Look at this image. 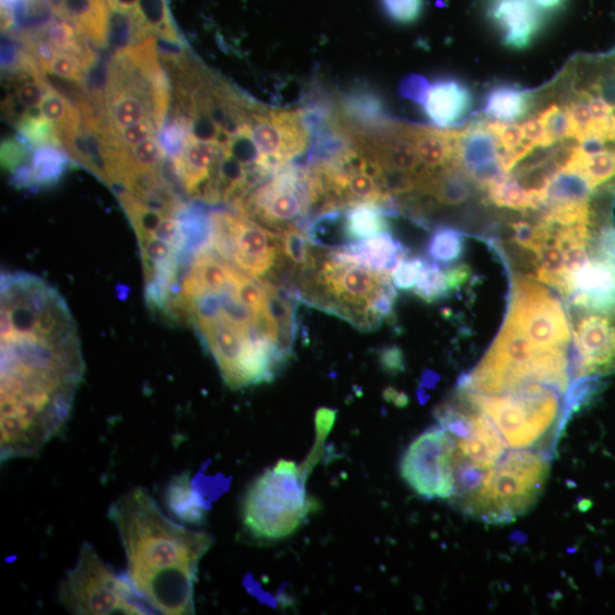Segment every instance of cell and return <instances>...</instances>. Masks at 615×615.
<instances>
[{
	"mask_svg": "<svg viewBox=\"0 0 615 615\" xmlns=\"http://www.w3.org/2000/svg\"><path fill=\"white\" fill-rule=\"evenodd\" d=\"M2 462L35 458L68 423L85 363L75 321L51 285L2 275Z\"/></svg>",
	"mask_w": 615,
	"mask_h": 615,
	"instance_id": "cell-1",
	"label": "cell"
},
{
	"mask_svg": "<svg viewBox=\"0 0 615 615\" xmlns=\"http://www.w3.org/2000/svg\"><path fill=\"white\" fill-rule=\"evenodd\" d=\"M127 559V577L152 611L195 613L199 565L213 545L204 531L168 518L144 488L120 496L109 508Z\"/></svg>",
	"mask_w": 615,
	"mask_h": 615,
	"instance_id": "cell-2",
	"label": "cell"
},
{
	"mask_svg": "<svg viewBox=\"0 0 615 615\" xmlns=\"http://www.w3.org/2000/svg\"><path fill=\"white\" fill-rule=\"evenodd\" d=\"M336 410L319 408L316 413V441L300 464L281 459L267 469L246 491L242 505L243 527L252 538L278 540L289 537L314 513L317 502L308 495L307 481L321 461Z\"/></svg>",
	"mask_w": 615,
	"mask_h": 615,
	"instance_id": "cell-3",
	"label": "cell"
},
{
	"mask_svg": "<svg viewBox=\"0 0 615 615\" xmlns=\"http://www.w3.org/2000/svg\"><path fill=\"white\" fill-rule=\"evenodd\" d=\"M549 470L551 463L545 453L527 449L512 451L455 504L475 520L510 523L536 505L546 487Z\"/></svg>",
	"mask_w": 615,
	"mask_h": 615,
	"instance_id": "cell-4",
	"label": "cell"
},
{
	"mask_svg": "<svg viewBox=\"0 0 615 615\" xmlns=\"http://www.w3.org/2000/svg\"><path fill=\"white\" fill-rule=\"evenodd\" d=\"M560 390L551 385L532 382L503 395H481L459 391L461 396L486 413L502 434L507 446L514 449H537L564 428Z\"/></svg>",
	"mask_w": 615,
	"mask_h": 615,
	"instance_id": "cell-5",
	"label": "cell"
},
{
	"mask_svg": "<svg viewBox=\"0 0 615 615\" xmlns=\"http://www.w3.org/2000/svg\"><path fill=\"white\" fill-rule=\"evenodd\" d=\"M59 601L65 610L78 615L154 613L128 577L114 573L88 543L82 544L75 567L65 574Z\"/></svg>",
	"mask_w": 615,
	"mask_h": 615,
	"instance_id": "cell-6",
	"label": "cell"
},
{
	"mask_svg": "<svg viewBox=\"0 0 615 615\" xmlns=\"http://www.w3.org/2000/svg\"><path fill=\"white\" fill-rule=\"evenodd\" d=\"M208 248L258 281L284 266L280 237L257 221L231 212H211Z\"/></svg>",
	"mask_w": 615,
	"mask_h": 615,
	"instance_id": "cell-7",
	"label": "cell"
},
{
	"mask_svg": "<svg viewBox=\"0 0 615 615\" xmlns=\"http://www.w3.org/2000/svg\"><path fill=\"white\" fill-rule=\"evenodd\" d=\"M456 441L442 426L426 430L406 450L401 478L425 499H450L455 494Z\"/></svg>",
	"mask_w": 615,
	"mask_h": 615,
	"instance_id": "cell-8",
	"label": "cell"
},
{
	"mask_svg": "<svg viewBox=\"0 0 615 615\" xmlns=\"http://www.w3.org/2000/svg\"><path fill=\"white\" fill-rule=\"evenodd\" d=\"M246 126L259 154V166L272 174L310 150L311 134L302 109L252 105Z\"/></svg>",
	"mask_w": 615,
	"mask_h": 615,
	"instance_id": "cell-9",
	"label": "cell"
},
{
	"mask_svg": "<svg viewBox=\"0 0 615 615\" xmlns=\"http://www.w3.org/2000/svg\"><path fill=\"white\" fill-rule=\"evenodd\" d=\"M507 318L539 347L567 348L571 340L570 323L562 302L530 278H516Z\"/></svg>",
	"mask_w": 615,
	"mask_h": 615,
	"instance_id": "cell-10",
	"label": "cell"
},
{
	"mask_svg": "<svg viewBox=\"0 0 615 615\" xmlns=\"http://www.w3.org/2000/svg\"><path fill=\"white\" fill-rule=\"evenodd\" d=\"M574 348L570 373L579 377L615 374V310H570Z\"/></svg>",
	"mask_w": 615,
	"mask_h": 615,
	"instance_id": "cell-11",
	"label": "cell"
},
{
	"mask_svg": "<svg viewBox=\"0 0 615 615\" xmlns=\"http://www.w3.org/2000/svg\"><path fill=\"white\" fill-rule=\"evenodd\" d=\"M499 147L487 122L474 123L462 130L453 166L461 169L480 190L487 191L508 175L500 166Z\"/></svg>",
	"mask_w": 615,
	"mask_h": 615,
	"instance_id": "cell-12",
	"label": "cell"
},
{
	"mask_svg": "<svg viewBox=\"0 0 615 615\" xmlns=\"http://www.w3.org/2000/svg\"><path fill=\"white\" fill-rule=\"evenodd\" d=\"M488 15L503 44L515 51L528 48L544 24L531 0H489Z\"/></svg>",
	"mask_w": 615,
	"mask_h": 615,
	"instance_id": "cell-13",
	"label": "cell"
},
{
	"mask_svg": "<svg viewBox=\"0 0 615 615\" xmlns=\"http://www.w3.org/2000/svg\"><path fill=\"white\" fill-rule=\"evenodd\" d=\"M223 144L218 141H203L190 136L177 161L180 180L187 194L203 198L205 191L217 175Z\"/></svg>",
	"mask_w": 615,
	"mask_h": 615,
	"instance_id": "cell-14",
	"label": "cell"
},
{
	"mask_svg": "<svg viewBox=\"0 0 615 615\" xmlns=\"http://www.w3.org/2000/svg\"><path fill=\"white\" fill-rule=\"evenodd\" d=\"M471 89L455 78H442L430 84L421 103L428 119L442 128L463 120L472 109Z\"/></svg>",
	"mask_w": 615,
	"mask_h": 615,
	"instance_id": "cell-15",
	"label": "cell"
},
{
	"mask_svg": "<svg viewBox=\"0 0 615 615\" xmlns=\"http://www.w3.org/2000/svg\"><path fill=\"white\" fill-rule=\"evenodd\" d=\"M342 249L357 264L388 278H391L393 270L396 269L399 262L408 256L406 246L393 239L389 232L369 237L366 240L352 242L342 246Z\"/></svg>",
	"mask_w": 615,
	"mask_h": 615,
	"instance_id": "cell-16",
	"label": "cell"
},
{
	"mask_svg": "<svg viewBox=\"0 0 615 615\" xmlns=\"http://www.w3.org/2000/svg\"><path fill=\"white\" fill-rule=\"evenodd\" d=\"M422 167L437 171L453 166L462 130H440L409 126Z\"/></svg>",
	"mask_w": 615,
	"mask_h": 615,
	"instance_id": "cell-17",
	"label": "cell"
},
{
	"mask_svg": "<svg viewBox=\"0 0 615 615\" xmlns=\"http://www.w3.org/2000/svg\"><path fill=\"white\" fill-rule=\"evenodd\" d=\"M166 505L177 520L195 527L203 526L210 510L209 502L187 472L176 475L169 482Z\"/></svg>",
	"mask_w": 615,
	"mask_h": 615,
	"instance_id": "cell-18",
	"label": "cell"
},
{
	"mask_svg": "<svg viewBox=\"0 0 615 615\" xmlns=\"http://www.w3.org/2000/svg\"><path fill=\"white\" fill-rule=\"evenodd\" d=\"M109 18L105 0H65L63 20L98 48L108 44Z\"/></svg>",
	"mask_w": 615,
	"mask_h": 615,
	"instance_id": "cell-19",
	"label": "cell"
},
{
	"mask_svg": "<svg viewBox=\"0 0 615 615\" xmlns=\"http://www.w3.org/2000/svg\"><path fill=\"white\" fill-rule=\"evenodd\" d=\"M284 266L291 276H305L317 266L319 254L302 228L291 225L278 231Z\"/></svg>",
	"mask_w": 615,
	"mask_h": 615,
	"instance_id": "cell-20",
	"label": "cell"
},
{
	"mask_svg": "<svg viewBox=\"0 0 615 615\" xmlns=\"http://www.w3.org/2000/svg\"><path fill=\"white\" fill-rule=\"evenodd\" d=\"M532 105L527 90L511 85L492 87L486 95L485 112L491 120L512 123L526 116Z\"/></svg>",
	"mask_w": 615,
	"mask_h": 615,
	"instance_id": "cell-21",
	"label": "cell"
},
{
	"mask_svg": "<svg viewBox=\"0 0 615 615\" xmlns=\"http://www.w3.org/2000/svg\"><path fill=\"white\" fill-rule=\"evenodd\" d=\"M594 188L582 172L563 168L552 180L546 192L543 208L563 207V205L589 202Z\"/></svg>",
	"mask_w": 615,
	"mask_h": 615,
	"instance_id": "cell-22",
	"label": "cell"
},
{
	"mask_svg": "<svg viewBox=\"0 0 615 615\" xmlns=\"http://www.w3.org/2000/svg\"><path fill=\"white\" fill-rule=\"evenodd\" d=\"M392 216L388 210L375 204H360L344 212L346 231L350 242H358L388 233Z\"/></svg>",
	"mask_w": 615,
	"mask_h": 615,
	"instance_id": "cell-23",
	"label": "cell"
},
{
	"mask_svg": "<svg viewBox=\"0 0 615 615\" xmlns=\"http://www.w3.org/2000/svg\"><path fill=\"white\" fill-rule=\"evenodd\" d=\"M69 154L63 147L45 145L32 150L30 168L34 190L55 185L69 168Z\"/></svg>",
	"mask_w": 615,
	"mask_h": 615,
	"instance_id": "cell-24",
	"label": "cell"
},
{
	"mask_svg": "<svg viewBox=\"0 0 615 615\" xmlns=\"http://www.w3.org/2000/svg\"><path fill=\"white\" fill-rule=\"evenodd\" d=\"M40 32L59 51L80 57L88 71L96 64L95 52L90 48L87 39L71 23L53 20Z\"/></svg>",
	"mask_w": 615,
	"mask_h": 615,
	"instance_id": "cell-25",
	"label": "cell"
},
{
	"mask_svg": "<svg viewBox=\"0 0 615 615\" xmlns=\"http://www.w3.org/2000/svg\"><path fill=\"white\" fill-rule=\"evenodd\" d=\"M305 232L313 245L324 248L338 249L351 243L342 210L328 211L314 217L307 224Z\"/></svg>",
	"mask_w": 615,
	"mask_h": 615,
	"instance_id": "cell-26",
	"label": "cell"
},
{
	"mask_svg": "<svg viewBox=\"0 0 615 615\" xmlns=\"http://www.w3.org/2000/svg\"><path fill=\"white\" fill-rule=\"evenodd\" d=\"M41 116L59 130L60 137L79 129L82 117L76 105L53 86L49 87L43 102L39 106Z\"/></svg>",
	"mask_w": 615,
	"mask_h": 615,
	"instance_id": "cell-27",
	"label": "cell"
},
{
	"mask_svg": "<svg viewBox=\"0 0 615 615\" xmlns=\"http://www.w3.org/2000/svg\"><path fill=\"white\" fill-rule=\"evenodd\" d=\"M488 199L500 208L518 211L538 210L540 202L526 190L511 174L492 184L488 190Z\"/></svg>",
	"mask_w": 615,
	"mask_h": 615,
	"instance_id": "cell-28",
	"label": "cell"
},
{
	"mask_svg": "<svg viewBox=\"0 0 615 615\" xmlns=\"http://www.w3.org/2000/svg\"><path fill=\"white\" fill-rule=\"evenodd\" d=\"M134 13L151 36L179 43L167 0H138Z\"/></svg>",
	"mask_w": 615,
	"mask_h": 615,
	"instance_id": "cell-29",
	"label": "cell"
},
{
	"mask_svg": "<svg viewBox=\"0 0 615 615\" xmlns=\"http://www.w3.org/2000/svg\"><path fill=\"white\" fill-rule=\"evenodd\" d=\"M465 248L464 234L451 227H439L434 231L426 254L439 265H450L462 258Z\"/></svg>",
	"mask_w": 615,
	"mask_h": 615,
	"instance_id": "cell-30",
	"label": "cell"
},
{
	"mask_svg": "<svg viewBox=\"0 0 615 615\" xmlns=\"http://www.w3.org/2000/svg\"><path fill=\"white\" fill-rule=\"evenodd\" d=\"M191 129L192 119L177 108L171 118L164 121L158 138L169 159L177 162L182 157L191 136Z\"/></svg>",
	"mask_w": 615,
	"mask_h": 615,
	"instance_id": "cell-31",
	"label": "cell"
},
{
	"mask_svg": "<svg viewBox=\"0 0 615 615\" xmlns=\"http://www.w3.org/2000/svg\"><path fill=\"white\" fill-rule=\"evenodd\" d=\"M16 129L32 150L45 145L63 147L59 130L51 121L41 116L39 108L30 109Z\"/></svg>",
	"mask_w": 615,
	"mask_h": 615,
	"instance_id": "cell-32",
	"label": "cell"
},
{
	"mask_svg": "<svg viewBox=\"0 0 615 615\" xmlns=\"http://www.w3.org/2000/svg\"><path fill=\"white\" fill-rule=\"evenodd\" d=\"M577 149L574 150L570 162L564 168L582 172L594 190L615 177V153L605 151L592 155V157H582Z\"/></svg>",
	"mask_w": 615,
	"mask_h": 615,
	"instance_id": "cell-33",
	"label": "cell"
},
{
	"mask_svg": "<svg viewBox=\"0 0 615 615\" xmlns=\"http://www.w3.org/2000/svg\"><path fill=\"white\" fill-rule=\"evenodd\" d=\"M413 292L416 297L426 303L445 299L450 292L446 270L442 269L437 262L425 260V265Z\"/></svg>",
	"mask_w": 615,
	"mask_h": 615,
	"instance_id": "cell-34",
	"label": "cell"
},
{
	"mask_svg": "<svg viewBox=\"0 0 615 615\" xmlns=\"http://www.w3.org/2000/svg\"><path fill=\"white\" fill-rule=\"evenodd\" d=\"M538 118L544 123L547 147L571 137V121L567 105L548 106L546 110L539 113Z\"/></svg>",
	"mask_w": 615,
	"mask_h": 615,
	"instance_id": "cell-35",
	"label": "cell"
},
{
	"mask_svg": "<svg viewBox=\"0 0 615 615\" xmlns=\"http://www.w3.org/2000/svg\"><path fill=\"white\" fill-rule=\"evenodd\" d=\"M397 300L396 287L393 286L391 281L385 282L373 298L371 306H369V317H371L374 330L381 326L384 321L388 323L396 322Z\"/></svg>",
	"mask_w": 615,
	"mask_h": 615,
	"instance_id": "cell-36",
	"label": "cell"
},
{
	"mask_svg": "<svg viewBox=\"0 0 615 615\" xmlns=\"http://www.w3.org/2000/svg\"><path fill=\"white\" fill-rule=\"evenodd\" d=\"M571 121V137L579 139L580 142L590 136L593 128V117L588 104V92L582 90L577 92L570 103L567 105Z\"/></svg>",
	"mask_w": 615,
	"mask_h": 615,
	"instance_id": "cell-37",
	"label": "cell"
},
{
	"mask_svg": "<svg viewBox=\"0 0 615 615\" xmlns=\"http://www.w3.org/2000/svg\"><path fill=\"white\" fill-rule=\"evenodd\" d=\"M44 72L47 73V75L76 81L79 82V84L85 85V78L88 70L80 57L60 51L54 57V60L48 64Z\"/></svg>",
	"mask_w": 615,
	"mask_h": 615,
	"instance_id": "cell-38",
	"label": "cell"
},
{
	"mask_svg": "<svg viewBox=\"0 0 615 615\" xmlns=\"http://www.w3.org/2000/svg\"><path fill=\"white\" fill-rule=\"evenodd\" d=\"M512 228V241L524 250L537 254L543 249L546 241V233L538 223L531 224L529 221H514Z\"/></svg>",
	"mask_w": 615,
	"mask_h": 615,
	"instance_id": "cell-39",
	"label": "cell"
},
{
	"mask_svg": "<svg viewBox=\"0 0 615 615\" xmlns=\"http://www.w3.org/2000/svg\"><path fill=\"white\" fill-rule=\"evenodd\" d=\"M424 265L425 259L421 257H406L401 260L391 275L393 286L399 291H413Z\"/></svg>",
	"mask_w": 615,
	"mask_h": 615,
	"instance_id": "cell-40",
	"label": "cell"
},
{
	"mask_svg": "<svg viewBox=\"0 0 615 615\" xmlns=\"http://www.w3.org/2000/svg\"><path fill=\"white\" fill-rule=\"evenodd\" d=\"M385 14L396 23H414L422 13L423 0H381Z\"/></svg>",
	"mask_w": 615,
	"mask_h": 615,
	"instance_id": "cell-41",
	"label": "cell"
},
{
	"mask_svg": "<svg viewBox=\"0 0 615 615\" xmlns=\"http://www.w3.org/2000/svg\"><path fill=\"white\" fill-rule=\"evenodd\" d=\"M31 153V147L21 136L6 139V141L2 143L3 168L13 174V172L23 166V164H27V161L31 158Z\"/></svg>",
	"mask_w": 615,
	"mask_h": 615,
	"instance_id": "cell-42",
	"label": "cell"
},
{
	"mask_svg": "<svg viewBox=\"0 0 615 615\" xmlns=\"http://www.w3.org/2000/svg\"><path fill=\"white\" fill-rule=\"evenodd\" d=\"M160 129L157 120L149 118L121 130L116 134V138L120 145L131 147L145 141L146 138L158 136Z\"/></svg>",
	"mask_w": 615,
	"mask_h": 615,
	"instance_id": "cell-43",
	"label": "cell"
},
{
	"mask_svg": "<svg viewBox=\"0 0 615 615\" xmlns=\"http://www.w3.org/2000/svg\"><path fill=\"white\" fill-rule=\"evenodd\" d=\"M488 128L492 131L500 145L504 147L505 150L513 149V147L518 146L524 139L523 129L519 123H505L499 121H488Z\"/></svg>",
	"mask_w": 615,
	"mask_h": 615,
	"instance_id": "cell-44",
	"label": "cell"
},
{
	"mask_svg": "<svg viewBox=\"0 0 615 615\" xmlns=\"http://www.w3.org/2000/svg\"><path fill=\"white\" fill-rule=\"evenodd\" d=\"M430 82L423 76L410 75L401 81L399 92L407 100L421 105Z\"/></svg>",
	"mask_w": 615,
	"mask_h": 615,
	"instance_id": "cell-45",
	"label": "cell"
},
{
	"mask_svg": "<svg viewBox=\"0 0 615 615\" xmlns=\"http://www.w3.org/2000/svg\"><path fill=\"white\" fill-rule=\"evenodd\" d=\"M590 260L589 245L576 244L564 251L565 275L568 277L577 273Z\"/></svg>",
	"mask_w": 615,
	"mask_h": 615,
	"instance_id": "cell-46",
	"label": "cell"
},
{
	"mask_svg": "<svg viewBox=\"0 0 615 615\" xmlns=\"http://www.w3.org/2000/svg\"><path fill=\"white\" fill-rule=\"evenodd\" d=\"M380 363L388 373H399L405 369L403 351L397 346L387 347L380 351Z\"/></svg>",
	"mask_w": 615,
	"mask_h": 615,
	"instance_id": "cell-47",
	"label": "cell"
},
{
	"mask_svg": "<svg viewBox=\"0 0 615 615\" xmlns=\"http://www.w3.org/2000/svg\"><path fill=\"white\" fill-rule=\"evenodd\" d=\"M522 129L524 138L528 139L532 144L537 147L546 146V131L543 121L539 118H531L523 122Z\"/></svg>",
	"mask_w": 615,
	"mask_h": 615,
	"instance_id": "cell-48",
	"label": "cell"
},
{
	"mask_svg": "<svg viewBox=\"0 0 615 615\" xmlns=\"http://www.w3.org/2000/svg\"><path fill=\"white\" fill-rule=\"evenodd\" d=\"M471 275V268L465 264L450 268L446 272L450 291L458 290Z\"/></svg>",
	"mask_w": 615,
	"mask_h": 615,
	"instance_id": "cell-49",
	"label": "cell"
},
{
	"mask_svg": "<svg viewBox=\"0 0 615 615\" xmlns=\"http://www.w3.org/2000/svg\"><path fill=\"white\" fill-rule=\"evenodd\" d=\"M578 153L582 155V157H592V155L600 154L606 151V142L605 139L590 135L581 142L580 146L577 149Z\"/></svg>",
	"mask_w": 615,
	"mask_h": 615,
	"instance_id": "cell-50",
	"label": "cell"
},
{
	"mask_svg": "<svg viewBox=\"0 0 615 615\" xmlns=\"http://www.w3.org/2000/svg\"><path fill=\"white\" fill-rule=\"evenodd\" d=\"M541 13H554L559 11L567 0H531Z\"/></svg>",
	"mask_w": 615,
	"mask_h": 615,
	"instance_id": "cell-51",
	"label": "cell"
},
{
	"mask_svg": "<svg viewBox=\"0 0 615 615\" xmlns=\"http://www.w3.org/2000/svg\"><path fill=\"white\" fill-rule=\"evenodd\" d=\"M110 10L121 12H133L138 0H105Z\"/></svg>",
	"mask_w": 615,
	"mask_h": 615,
	"instance_id": "cell-52",
	"label": "cell"
},
{
	"mask_svg": "<svg viewBox=\"0 0 615 615\" xmlns=\"http://www.w3.org/2000/svg\"><path fill=\"white\" fill-rule=\"evenodd\" d=\"M49 10L52 11L57 18L64 19L65 0H46Z\"/></svg>",
	"mask_w": 615,
	"mask_h": 615,
	"instance_id": "cell-53",
	"label": "cell"
},
{
	"mask_svg": "<svg viewBox=\"0 0 615 615\" xmlns=\"http://www.w3.org/2000/svg\"><path fill=\"white\" fill-rule=\"evenodd\" d=\"M614 53H615V48H614Z\"/></svg>",
	"mask_w": 615,
	"mask_h": 615,
	"instance_id": "cell-54",
	"label": "cell"
}]
</instances>
